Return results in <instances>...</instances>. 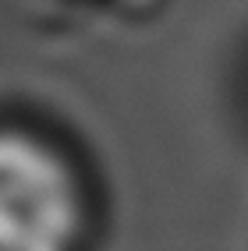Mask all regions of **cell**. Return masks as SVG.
Masks as SVG:
<instances>
[{
    "instance_id": "cell-1",
    "label": "cell",
    "mask_w": 248,
    "mask_h": 251,
    "mask_svg": "<svg viewBox=\"0 0 248 251\" xmlns=\"http://www.w3.org/2000/svg\"><path fill=\"white\" fill-rule=\"evenodd\" d=\"M96 195L85 166L54 135L0 121V251H89Z\"/></svg>"
}]
</instances>
